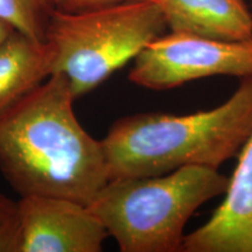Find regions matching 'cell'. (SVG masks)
Listing matches in <instances>:
<instances>
[{"label":"cell","instance_id":"obj_7","mask_svg":"<svg viewBox=\"0 0 252 252\" xmlns=\"http://www.w3.org/2000/svg\"><path fill=\"white\" fill-rule=\"evenodd\" d=\"M185 252H252V133L239 152L223 202L185 236Z\"/></svg>","mask_w":252,"mask_h":252},{"label":"cell","instance_id":"obj_1","mask_svg":"<svg viewBox=\"0 0 252 252\" xmlns=\"http://www.w3.org/2000/svg\"><path fill=\"white\" fill-rule=\"evenodd\" d=\"M68 81L53 74L0 118V169L20 196L88 206L109 182L102 143L75 116Z\"/></svg>","mask_w":252,"mask_h":252},{"label":"cell","instance_id":"obj_12","mask_svg":"<svg viewBox=\"0 0 252 252\" xmlns=\"http://www.w3.org/2000/svg\"><path fill=\"white\" fill-rule=\"evenodd\" d=\"M133 1H149V0H49L53 9L65 12V13H77V12Z\"/></svg>","mask_w":252,"mask_h":252},{"label":"cell","instance_id":"obj_2","mask_svg":"<svg viewBox=\"0 0 252 252\" xmlns=\"http://www.w3.org/2000/svg\"><path fill=\"white\" fill-rule=\"evenodd\" d=\"M252 133V75L222 105L175 116L138 113L118 119L100 140L109 181L163 175L185 166L219 168Z\"/></svg>","mask_w":252,"mask_h":252},{"label":"cell","instance_id":"obj_9","mask_svg":"<svg viewBox=\"0 0 252 252\" xmlns=\"http://www.w3.org/2000/svg\"><path fill=\"white\" fill-rule=\"evenodd\" d=\"M53 74V53L46 41L15 30L0 42V118Z\"/></svg>","mask_w":252,"mask_h":252},{"label":"cell","instance_id":"obj_11","mask_svg":"<svg viewBox=\"0 0 252 252\" xmlns=\"http://www.w3.org/2000/svg\"><path fill=\"white\" fill-rule=\"evenodd\" d=\"M18 234V201L0 193V252H17Z\"/></svg>","mask_w":252,"mask_h":252},{"label":"cell","instance_id":"obj_4","mask_svg":"<svg viewBox=\"0 0 252 252\" xmlns=\"http://www.w3.org/2000/svg\"><path fill=\"white\" fill-rule=\"evenodd\" d=\"M166 30L161 8L149 0L77 13L53 9L45 41L53 53V74L68 81L77 99L134 60Z\"/></svg>","mask_w":252,"mask_h":252},{"label":"cell","instance_id":"obj_6","mask_svg":"<svg viewBox=\"0 0 252 252\" xmlns=\"http://www.w3.org/2000/svg\"><path fill=\"white\" fill-rule=\"evenodd\" d=\"M17 252H99L109 234L86 204L21 196Z\"/></svg>","mask_w":252,"mask_h":252},{"label":"cell","instance_id":"obj_8","mask_svg":"<svg viewBox=\"0 0 252 252\" xmlns=\"http://www.w3.org/2000/svg\"><path fill=\"white\" fill-rule=\"evenodd\" d=\"M167 28L220 41L252 40V14L244 0H156Z\"/></svg>","mask_w":252,"mask_h":252},{"label":"cell","instance_id":"obj_13","mask_svg":"<svg viewBox=\"0 0 252 252\" xmlns=\"http://www.w3.org/2000/svg\"><path fill=\"white\" fill-rule=\"evenodd\" d=\"M15 31V28L11 24L6 23L5 20L0 19V42L4 41L6 37H8Z\"/></svg>","mask_w":252,"mask_h":252},{"label":"cell","instance_id":"obj_3","mask_svg":"<svg viewBox=\"0 0 252 252\" xmlns=\"http://www.w3.org/2000/svg\"><path fill=\"white\" fill-rule=\"evenodd\" d=\"M228 186L229 178L216 168L185 166L163 175L110 180L88 208L123 252H180L189 219Z\"/></svg>","mask_w":252,"mask_h":252},{"label":"cell","instance_id":"obj_5","mask_svg":"<svg viewBox=\"0 0 252 252\" xmlns=\"http://www.w3.org/2000/svg\"><path fill=\"white\" fill-rule=\"evenodd\" d=\"M216 75H252V40L231 42L176 32L162 34L135 56L128 77L146 89L169 90Z\"/></svg>","mask_w":252,"mask_h":252},{"label":"cell","instance_id":"obj_10","mask_svg":"<svg viewBox=\"0 0 252 252\" xmlns=\"http://www.w3.org/2000/svg\"><path fill=\"white\" fill-rule=\"evenodd\" d=\"M52 12L49 0H0V19L39 41H45Z\"/></svg>","mask_w":252,"mask_h":252}]
</instances>
